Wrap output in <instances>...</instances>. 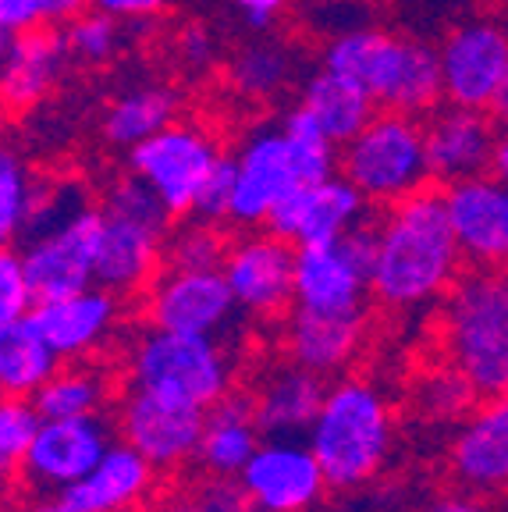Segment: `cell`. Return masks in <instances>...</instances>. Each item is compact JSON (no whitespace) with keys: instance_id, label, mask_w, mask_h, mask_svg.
Segmentation results:
<instances>
[{"instance_id":"obj_20","label":"cell","mask_w":508,"mask_h":512,"mask_svg":"<svg viewBox=\"0 0 508 512\" xmlns=\"http://www.w3.org/2000/svg\"><path fill=\"white\" fill-rule=\"evenodd\" d=\"M441 192H445L448 221L466 264L508 267V185L484 171V175L441 185Z\"/></svg>"},{"instance_id":"obj_31","label":"cell","mask_w":508,"mask_h":512,"mask_svg":"<svg viewBox=\"0 0 508 512\" xmlns=\"http://www.w3.org/2000/svg\"><path fill=\"white\" fill-rule=\"evenodd\" d=\"M61 367V356L47 345L32 317L11 320L0 328V392L36 395Z\"/></svg>"},{"instance_id":"obj_14","label":"cell","mask_w":508,"mask_h":512,"mask_svg":"<svg viewBox=\"0 0 508 512\" xmlns=\"http://www.w3.org/2000/svg\"><path fill=\"white\" fill-rule=\"evenodd\" d=\"M239 484L256 512H313L331 491L324 466L302 438H263Z\"/></svg>"},{"instance_id":"obj_9","label":"cell","mask_w":508,"mask_h":512,"mask_svg":"<svg viewBox=\"0 0 508 512\" xmlns=\"http://www.w3.org/2000/svg\"><path fill=\"white\" fill-rule=\"evenodd\" d=\"M377 214L338 242L295 246V306L320 313H363L370 299Z\"/></svg>"},{"instance_id":"obj_19","label":"cell","mask_w":508,"mask_h":512,"mask_svg":"<svg viewBox=\"0 0 508 512\" xmlns=\"http://www.w3.org/2000/svg\"><path fill=\"white\" fill-rule=\"evenodd\" d=\"M125 299L114 296L111 288L89 285L72 296L43 299L32 306V324L40 328L50 349L61 356V363L72 360H96L118 335L125 320Z\"/></svg>"},{"instance_id":"obj_37","label":"cell","mask_w":508,"mask_h":512,"mask_svg":"<svg viewBox=\"0 0 508 512\" xmlns=\"http://www.w3.org/2000/svg\"><path fill=\"white\" fill-rule=\"evenodd\" d=\"M64 43L72 50V57L79 61H107V57L118 50L121 43V29H118V18L104 15V11H82L68 22L64 29Z\"/></svg>"},{"instance_id":"obj_6","label":"cell","mask_w":508,"mask_h":512,"mask_svg":"<svg viewBox=\"0 0 508 512\" xmlns=\"http://www.w3.org/2000/svg\"><path fill=\"white\" fill-rule=\"evenodd\" d=\"M171 210L160 196L128 171L104 192L100 203V249H96V285L114 296H143L164 267V242L171 232Z\"/></svg>"},{"instance_id":"obj_32","label":"cell","mask_w":508,"mask_h":512,"mask_svg":"<svg viewBox=\"0 0 508 512\" xmlns=\"http://www.w3.org/2000/svg\"><path fill=\"white\" fill-rule=\"evenodd\" d=\"M295 57L285 43L274 40H253L246 47L235 50L228 61V82L235 93L249 96V100H267V96L281 93L292 82Z\"/></svg>"},{"instance_id":"obj_33","label":"cell","mask_w":508,"mask_h":512,"mask_svg":"<svg viewBox=\"0 0 508 512\" xmlns=\"http://www.w3.org/2000/svg\"><path fill=\"white\" fill-rule=\"evenodd\" d=\"M182 224H171L164 242V267H185V271H214L224 264L228 235L217 221L203 217H178Z\"/></svg>"},{"instance_id":"obj_12","label":"cell","mask_w":508,"mask_h":512,"mask_svg":"<svg viewBox=\"0 0 508 512\" xmlns=\"http://www.w3.org/2000/svg\"><path fill=\"white\" fill-rule=\"evenodd\" d=\"M239 313L242 310L231 296L221 267L214 271L160 267V274L143 292V317L153 328L224 338L235 328Z\"/></svg>"},{"instance_id":"obj_16","label":"cell","mask_w":508,"mask_h":512,"mask_svg":"<svg viewBox=\"0 0 508 512\" xmlns=\"http://www.w3.org/2000/svg\"><path fill=\"white\" fill-rule=\"evenodd\" d=\"M96 249H100V210L89 207L57 228L29 235L25 242V274L36 303L72 296L96 285Z\"/></svg>"},{"instance_id":"obj_18","label":"cell","mask_w":508,"mask_h":512,"mask_svg":"<svg viewBox=\"0 0 508 512\" xmlns=\"http://www.w3.org/2000/svg\"><path fill=\"white\" fill-rule=\"evenodd\" d=\"M374 203L338 171L324 182L302 185L288 192L278 207L270 210L267 232L292 246H317V242H338L359 228L366 217L374 214Z\"/></svg>"},{"instance_id":"obj_40","label":"cell","mask_w":508,"mask_h":512,"mask_svg":"<svg viewBox=\"0 0 508 512\" xmlns=\"http://www.w3.org/2000/svg\"><path fill=\"white\" fill-rule=\"evenodd\" d=\"M189 491L203 512H249V498L242 491L239 477H210V473H203Z\"/></svg>"},{"instance_id":"obj_55","label":"cell","mask_w":508,"mask_h":512,"mask_svg":"<svg viewBox=\"0 0 508 512\" xmlns=\"http://www.w3.org/2000/svg\"><path fill=\"white\" fill-rule=\"evenodd\" d=\"M249 512H256V509H249Z\"/></svg>"},{"instance_id":"obj_42","label":"cell","mask_w":508,"mask_h":512,"mask_svg":"<svg viewBox=\"0 0 508 512\" xmlns=\"http://www.w3.org/2000/svg\"><path fill=\"white\" fill-rule=\"evenodd\" d=\"M89 8L104 11L118 22H139V18H153L167 11L171 0H89Z\"/></svg>"},{"instance_id":"obj_35","label":"cell","mask_w":508,"mask_h":512,"mask_svg":"<svg viewBox=\"0 0 508 512\" xmlns=\"http://www.w3.org/2000/svg\"><path fill=\"white\" fill-rule=\"evenodd\" d=\"M36 182L22 153L0 139V246H15L25 235Z\"/></svg>"},{"instance_id":"obj_39","label":"cell","mask_w":508,"mask_h":512,"mask_svg":"<svg viewBox=\"0 0 508 512\" xmlns=\"http://www.w3.org/2000/svg\"><path fill=\"white\" fill-rule=\"evenodd\" d=\"M231 185H235V157H228V153H224V157L217 160L214 175L207 178V185H203V192H199L196 210H192V214L203 217V221L228 224Z\"/></svg>"},{"instance_id":"obj_27","label":"cell","mask_w":508,"mask_h":512,"mask_svg":"<svg viewBox=\"0 0 508 512\" xmlns=\"http://www.w3.org/2000/svg\"><path fill=\"white\" fill-rule=\"evenodd\" d=\"M263 431L256 424L253 399L246 392L224 395L217 406L207 409L203 420V438L196 448V466L199 473L210 477H239L242 466L253 459V452L260 448Z\"/></svg>"},{"instance_id":"obj_13","label":"cell","mask_w":508,"mask_h":512,"mask_svg":"<svg viewBox=\"0 0 508 512\" xmlns=\"http://www.w3.org/2000/svg\"><path fill=\"white\" fill-rule=\"evenodd\" d=\"M114 434L118 431L104 413L43 420L32 448L18 463V484L32 495H61L104 459Z\"/></svg>"},{"instance_id":"obj_46","label":"cell","mask_w":508,"mask_h":512,"mask_svg":"<svg viewBox=\"0 0 508 512\" xmlns=\"http://www.w3.org/2000/svg\"><path fill=\"white\" fill-rule=\"evenodd\" d=\"M82 8H89V0H40L43 25L72 22L75 15H82Z\"/></svg>"},{"instance_id":"obj_15","label":"cell","mask_w":508,"mask_h":512,"mask_svg":"<svg viewBox=\"0 0 508 512\" xmlns=\"http://www.w3.org/2000/svg\"><path fill=\"white\" fill-rule=\"evenodd\" d=\"M221 274L249 317L274 320L295 306V246L274 232H253L231 242Z\"/></svg>"},{"instance_id":"obj_50","label":"cell","mask_w":508,"mask_h":512,"mask_svg":"<svg viewBox=\"0 0 508 512\" xmlns=\"http://www.w3.org/2000/svg\"><path fill=\"white\" fill-rule=\"evenodd\" d=\"M491 175H498L508 185V128L498 132V146H494V160H491Z\"/></svg>"},{"instance_id":"obj_56","label":"cell","mask_w":508,"mask_h":512,"mask_svg":"<svg viewBox=\"0 0 508 512\" xmlns=\"http://www.w3.org/2000/svg\"><path fill=\"white\" fill-rule=\"evenodd\" d=\"M0 395H4V392H0Z\"/></svg>"},{"instance_id":"obj_45","label":"cell","mask_w":508,"mask_h":512,"mask_svg":"<svg viewBox=\"0 0 508 512\" xmlns=\"http://www.w3.org/2000/svg\"><path fill=\"white\" fill-rule=\"evenodd\" d=\"M288 4H292V0H235V8L242 11L246 25H253V29H270V22H274Z\"/></svg>"},{"instance_id":"obj_11","label":"cell","mask_w":508,"mask_h":512,"mask_svg":"<svg viewBox=\"0 0 508 512\" xmlns=\"http://www.w3.org/2000/svg\"><path fill=\"white\" fill-rule=\"evenodd\" d=\"M203 420L207 409L185 406V402L164 399V395L128 388L114 402V431L125 445L143 452L160 477L182 473L185 466L196 463V448L203 438Z\"/></svg>"},{"instance_id":"obj_38","label":"cell","mask_w":508,"mask_h":512,"mask_svg":"<svg viewBox=\"0 0 508 512\" xmlns=\"http://www.w3.org/2000/svg\"><path fill=\"white\" fill-rule=\"evenodd\" d=\"M32 306H36V296H32L22 253L15 246H0V328L29 317Z\"/></svg>"},{"instance_id":"obj_44","label":"cell","mask_w":508,"mask_h":512,"mask_svg":"<svg viewBox=\"0 0 508 512\" xmlns=\"http://www.w3.org/2000/svg\"><path fill=\"white\" fill-rule=\"evenodd\" d=\"M420 512H494L484 502V495H473V491H445V495H434L420 505Z\"/></svg>"},{"instance_id":"obj_21","label":"cell","mask_w":508,"mask_h":512,"mask_svg":"<svg viewBox=\"0 0 508 512\" xmlns=\"http://www.w3.org/2000/svg\"><path fill=\"white\" fill-rule=\"evenodd\" d=\"M448 473L473 495L508 491V392L480 399L459 424L448 445Z\"/></svg>"},{"instance_id":"obj_52","label":"cell","mask_w":508,"mask_h":512,"mask_svg":"<svg viewBox=\"0 0 508 512\" xmlns=\"http://www.w3.org/2000/svg\"><path fill=\"white\" fill-rule=\"evenodd\" d=\"M491 114H494V118H498V121H505V125H508V72H505V82H501L498 96H494Z\"/></svg>"},{"instance_id":"obj_3","label":"cell","mask_w":508,"mask_h":512,"mask_svg":"<svg viewBox=\"0 0 508 512\" xmlns=\"http://www.w3.org/2000/svg\"><path fill=\"white\" fill-rule=\"evenodd\" d=\"M313 456L338 495H356L377 484L395 452V409L370 377H338L306 431Z\"/></svg>"},{"instance_id":"obj_5","label":"cell","mask_w":508,"mask_h":512,"mask_svg":"<svg viewBox=\"0 0 508 512\" xmlns=\"http://www.w3.org/2000/svg\"><path fill=\"white\" fill-rule=\"evenodd\" d=\"M320 68L356 79L366 93L374 96V104L381 111L423 118V114L437 111L445 100L437 50L420 40L391 36L384 29L338 32L324 47Z\"/></svg>"},{"instance_id":"obj_26","label":"cell","mask_w":508,"mask_h":512,"mask_svg":"<svg viewBox=\"0 0 508 512\" xmlns=\"http://www.w3.org/2000/svg\"><path fill=\"white\" fill-rule=\"evenodd\" d=\"M327 381L310 370L285 363L260 377L249 399H253L256 424L267 438H306L320 402H324Z\"/></svg>"},{"instance_id":"obj_36","label":"cell","mask_w":508,"mask_h":512,"mask_svg":"<svg viewBox=\"0 0 508 512\" xmlns=\"http://www.w3.org/2000/svg\"><path fill=\"white\" fill-rule=\"evenodd\" d=\"M43 413L32 395H0V456L8 463H22L40 434Z\"/></svg>"},{"instance_id":"obj_17","label":"cell","mask_w":508,"mask_h":512,"mask_svg":"<svg viewBox=\"0 0 508 512\" xmlns=\"http://www.w3.org/2000/svg\"><path fill=\"white\" fill-rule=\"evenodd\" d=\"M445 100L473 111H491L508 72V29L491 18H477L448 32L437 47Z\"/></svg>"},{"instance_id":"obj_28","label":"cell","mask_w":508,"mask_h":512,"mask_svg":"<svg viewBox=\"0 0 508 512\" xmlns=\"http://www.w3.org/2000/svg\"><path fill=\"white\" fill-rule=\"evenodd\" d=\"M299 104L317 118V125L324 128V136L334 146H345L366 121L381 111L374 104V96L366 93L356 79L331 72V68H320L317 75H310V82L302 86Z\"/></svg>"},{"instance_id":"obj_34","label":"cell","mask_w":508,"mask_h":512,"mask_svg":"<svg viewBox=\"0 0 508 512\" xmlns=\"http://www.w3.org/2000/svg\"><path fill=\"white\" fill-rule=\"evenodd\" d=\"M477 402V388L445 360L416 381V409L434 424H462L477 409Z\"/></svg>"},{"instance_id":"obj_41","label":"cell","mask_w":508,"mask_h":512,"mask_svg":"<svg viewBox=\"0 0 508 512\" xmlns=\"http://www.w3.org/2000/svg\"><path fill=\"white\" fill-rule=\"evenodd\" d=\"M178 57H182L189 68H207V64H214L217 43H214V36H210L207 25L192 22L178 32Z\"/></svg>"},{"instance_id":"obj_2","label":"cell","mask_w":508,"mask_h":512,"mask_svg":"<svg viewBox=\"0 0 508 512\" xmlns=\"http://www.w3.org/2000/svg\"><path fill=\"white\" fill-rule=\"evenodd\" d=\"M338 146L324 136L310 111L295 104L281 125L256 128L235 153V185H231L228 224L256 228L267 224L270 210L288 192L338 175Z\"/></svg>"},{"instance_id":"obj_24","label":"cell","mask_w":508,"mask_h":512,"mask_svg":"<svg viewBox=\"0 0 508 512\" xmlns=\"http://www.w3.org/2000/svg\"><path fill=\"white\" fill-rule=\"evenodd\" d=\"M285 356L317 377H342L359 360L366 342L363 313H320L292 306L285 320Z\"/></svg>"},{"instance_id":"obj_4","label":"cell","mask_w":508,"mask_h":512,"mask_svg":"<svg viewBox=\"0 0 508 512\" xmlns=\"http://www.w3.org/2000/svg\"><path fill=\"white\" fill-rule=\"evenodd\" d=\"M441 356L480 399L508 392V267H473L441 299Z\"/></svg>"},{"instance_id":"obj_48","label":"cell","mask_w":508,"mask_h":512,"mask_svg":"<svg viewBox=\"0 0 508 512\" xmlns=\"http://www.w3.org/2000/svg\"><path fill=\"white\" fill-rule=\"evenodd\" d=\"M313 512H381V509H377L374 495L366 498V495H359V491H356V495H338V498H331V502L324 498V502H320Z\"/></svg>"},{"instance_id":"obj_1","label":"cell","mask_w":508,"mask_h":512,"mask_svg":"<svg viewBox=\"0 0 508 512\" xmlns=\"http://www.w3.org/2000/svg\"><path fill=\"white\" fill-rule=\"evenodd\" d=\"M462 256L445 192L423 185L377 214L374 264H370V299L384 310L416 313L441 303L462 278Z\"/></svg>"},{"instance_id":"obj_25","label":"cell","mask_w":508,"mask_h":512,"mask_svg":"<svg viewBox=\"0 0 508 512\" xmlns=\"http://www.w3.org/2000/svg\"><path fill=\"white\" fill-rule=\"evenodd\" d=\"M68 57H72V50L64 43V32H54V25H36V29L18 32L8 64L0 72V100L11 111L36 107L54 93L64 68H68Z\"/></svg>"},{"instance_id":"obj_29","label":"cell","mask_w":508,"mask_h":512,"mask_svg":"<svg viewBox=\"0 0 508 512\" xmlns=\"http://www.w3.org/2000/svg\"><path fill=\"white\" fill-rule=\"evenodd\" d=\"M114 388H118V377L111 374L107 363L72 360V363H61L54 370V377L32 399L40 406L43 420H57V416H96L114 402Z\"/></svg>"},{"instance_id":"obj_53","label":"cell","mask_w":508,"mask_h":512,"mask_svg":"<svg viewBox=\"0 0 508 512\" xmlns=\"http://www.w3.org/2000/svg\"><path fill=\"white\" fill-rule=\"evenodd\" d=\"M15 40H18V32L0 29V72H4V64H8V57H11V47H15Z\"/></svg>"},{"instance_id":"obj_49","label":"cell","mask_w":508,"mask_h":512,"mask_svg":"<svg viewBox=\"0 0 508 512\" xmlns=\"http://www.w3.org/2000/svg\"><path fill=\"white\" fill-rule=\"evenodd\" d=\"M8 512H75V509H68L57 495H29L11 505Z\"/></svg>"},{"instance_id":"obj_43","label":"cell","mask_w":508,"mask_h":512,"mask_svg":"<svg viewBox=\"0 0 508 512\" xmlns=\"http://www.w3.org/2000/svg\"><path fill=\"white\" fill-rule=\"evenodd\" d=\"M43 25L40 0H0V29L25 32Z\"/></svg>"},{"instance_id":"obj_22","label":"cell","mask_w":508,"mask_h":512,"mask_svg":"<svg viewBox=\"0 0 508 512\" xmlns=\"http://www.w3.org/2000/svg\"><path fill=\"white\" fill-rule=\"evenodd\" d=\"M423 136H427L430 182L452 185L491 171L494 146H498V125L491 111L445 104L427 114Z\"/></svg>"},{"instance_id":"obj_7","label":"cell","mask_w":508,"mask_h":512,"mask_svg":"<svg viewBox=\"0 0 508 512\" xmlns=\"http://www.w3.org/2000/svg\"><path fill=\"white\" fill-rule=\"evenodd\" d=\"M125 384L210 409L235 392V356L221 338L146 324L125 349Z\"/></svg>"},{"instance_id":"obj_54","label":"cell","mask_w":508,"mask_h":512,"mask_svg":"<svg viewBox=\"0 0 508 512\" xmlns=\"http://www.w3.org/2000/svg\"><path fill=\"white\" fill-rule=\"evenodd\" d=\"M0 512H8V509H4V505H0Z\"/></svg>"},{"instance_id":"obj_51","label":"cell","mask_w":508,"mask_h":512,"mask_svg":"<svg viewBox=\"0 0 508 512\" xmlns=\"http://www.w3.org/2000/svg\"><path fill=\"white\" fill-rule=\"evenodd\" d=\"M15 484H18V466L0 456V498H8Z\"/></svg>"},{"instance_id":"obj_10","label":"cell","mask_w":508,"mask_h":512,"mask_svg":"<svg viewBox=\"0 0 508 512\" xmlns=\"http://www.w3.org/2000/svg\"><path fill=\"white\" fill-rule=\"evenodd\" d=\"M221 157L224 150L207 128L171 121L167 128L128 150V171L157 192L171 217H192L199 192L214 175Z\"/></svg>"},{"instance_id":"obj_47","label":"cell","mask_w":508,"mask_h":512,"mask_svg":"<svg viewBox=\"0 0 508 512\" xmlns=\"http://www.w3.org/2000/svg\"><path fill=\"white\" fill-rule=\"evenodd\" d=\"M139 512H203L196 505V498H192V491H167V495H157L146 509Z\"/></svg>"},{"instance_id":"obj_8","label":"cell","mask_w":508,"mask_h":512,"mask_svg":"<svg viewBox=\"0 0 508 512\" xmlns=\"http://www.w3.org/2000/svg\"><path fill=\"white\" fill-rule=\"evenodd\" d=\"M338 171L374 207H388L430 185L427 136L413 114L377 111L338 153Z\"/></svg>"},{"instance_id":"obj_23","label":"cell","mask_w":508,"mask_h":512,"mask_svg":"<svg viewBox=\"0 0 508 512\" xmlns=\"http://www.w3.org/2000/svg\"><path fill=\"white\" fill-rule=\"evenodd\" d=\"M160 495V470L125 441H114L104 459L64 488L61 502L75 512H139Z\"/></svg>"},{"instance_id":"obj_30","label":"cell","mask_w":508,"mask_h":512,"mask_svg":"<svg viewBox=\"0 0 508 512\" xmlns=\"http://www.w3.org/2000/svg\"><path fill=\"white\" fill-rule=\"evenodd\" d=\"M182 96L171 86H135L114 96L111 107L104 111V139L121 150H132L135 143L150 139L153 132L178 121Z\"/></svg>"}]
</instances>
